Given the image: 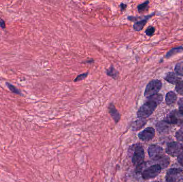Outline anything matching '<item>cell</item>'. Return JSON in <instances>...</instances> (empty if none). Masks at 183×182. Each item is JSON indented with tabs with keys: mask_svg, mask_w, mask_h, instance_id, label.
<instances>
[{
	"mask_svg": "<svg viewBox=\"0 0 183 182\" xmlns=\"http://www.w3.org/2000/svg\"><path fill=\"white\" fill-rule=\"evenodd\" d=\"M165 80L168 81L169 83H172L173 85L176 84L178 81L180 80L179 77L175 74V73L173 72H170L167 74L165 77Z\"/></svg>",
	"mask_w": 183,
	"mask_h": 182,
	"instance_id": "7c38bea8",
	"label": "cell"
},
{
	"mask_svg": "<svg viewBox=\"0 0 183 182\" xmlns=\"http://www.w3.org/2000/svg\"><path fill=\"white\" fill-rule=\"evenodd\" d=\"M149 156L154 160H158L162 158V148L157 145H151L148 149Z\"/></svg>",
	"mask_w": 183,
	"mask_h": 182,
	"instance_id": "52a82bcc",
	"label": "cell"
},
{
	"mask_svg": "<svg viewBox=\"0 0 183 182\" xmlns=\"http://www.w3.org/2000/svg\"><path fill=\"white\" fill-rule=\"evenodd\" d=\"M120 7L122 11H124V10L126 9L127 6H126V4H124V3H121L120 5Z\"/></svg>",
	"mask_w": 183,
	"mask_h": 182,
	"instance_id": "d4e9b609",
	"label": "cell"
},
{
	"mask_svg": "<svg viewBox=\"0 0 183 182\" xmlns=\"http://www.w3.org/2000/svg\"><path fill=\"white\" fill-rule=\"evenodd\" d=\"M88 74V72L80 74L78 75L77 77H76V78L74 80V82H78V81L83 80L85 79L87 77Z\"/></svg>",
	"mask_w": 183,
	"mask_h": 182,
	"instance_id": "ffe728a7",
	"label": "cell"
},
{
	"mask_svg": "<svg viewBox=\"0 0 183 182\" xmlns=\"http://www.w3.org/2000/svg\"><path fill=\"white\" fill-rule=\"evenodd\" d=\"M149 3V1L147 0L146 2H144V3L139 4L138 6V7H137L138 12L139 13H142V12H144V11H146L148 10Z\"/></svg>",
	"mask_w": 183,
	"mask_h": 182,
	"instance_id": "2e32d148",
	"label": "cell"
},
{
	"mask_svg": "<svg viewBox=\"0 0 183 182\" xmlns=\"http://www.w3.org/2000/svg\"><path fill=\"white\" fill-rule=\"evenodd\" d=\"M155 32V28L154 27L150 26L148 27L145 31V33L147 36L151 37L152 35L154 34Z\"/></svg>",
	"mask_w": 183,
	"mask_h": 182,
	"instance_id": "44dd1931",
	"label": "cell"
},
{
	"mask_svg": "<svg viewBox=\"0 0 183 182\" xmlns=\"http://www.w3.org/2000/svg\"><path fill=\"white\" fill-rule=\"evenodd\" d=\"M176 137L179 141H183V129L178 130L176 133Z\"/></svg>",
	"mask_w": 183,
	"mask_h": 182,
	"instance_id": "7402d4cb",
	"label": "cell"
},
{
	"mask_svg": "<svg viewBox=\"0 0 183 182\" xmlns=\"http://www.w3.org/2000/svg\"><path fill=\"white\" fill-rule=\"evenodd\" d=\"M162 87L161 81L158 80H154L147 85L144 93V97L149 98L159 93Z\"/></svg>",
	"mask_w": 183,
	"mask_h": 182,
	"instance_id": "3957f363",
	"label": "cell"
},
{
	"mask_svg": "<svg viewBox=\"0 0 183 182\" xmlns=\"http://www.w3.org/2000/svg\"><path fill=\"white\" fill-rule=\"evenodd\" d=\"M176 100H177V95L175 93H173V91H169V93H167L166 95V98H165V101L168 105L173 104L176 101Z\"/></svg>",
	"mask_w": 183,
	"mask_h": 182,
	"instance_id": "8fae6325",
	"label": "cell"
},
{
	"mask_svg": "<svg viewBox=\"0 0 183 182\" xmlns=\"http://www.w3.org/2000/svg\"><path fill=\"white\" fill-rule=\"evenodd\" d=\"M154 14H152L149 15V16H145L144 19H143L142 20H139V21H137L136 22L134 23L133 25V29L136 31H140L142 30L143 28L144 27V25L146 24L149 18H150Z\"/></svg>",
	"mask_w": 183,
	"mask_h": 182,
	"instance_id": "30bf717a",
	"label": "cell"
},
{
	"mask_svg": "<svg viewBox=\"0 0 183 182\" xmlns=\"http://www.w3.org/2000/svg\"><path fill=\"white\" fill-rule=\"evenodd\" d=\"M165 121L167 123L171 124H177L178 123V119L177 118L176 114L174 112H171L167 116L165 119Z\"/></svg>",
	"mask_w": 183,
	"mask_h": 182,
	"instance_id": "5bb4252c",
	"label": "cell"
},
{
	"mask_svg": "<svg viewBox=\"0 0 183 182\" xmlns=\"http://www.w3.org/2000/svg\"><path fill=\"white\" fill-rule=\"evenodd\" d=\"M106 74L108 76L111 77L114 80H116L117 79L118 75H119L118 71H117L116 69L114 68V66L112 65L107 70Z\"/></svg>",
	"mask_w": 183,
	"mask_h": 182,
	"instance_id": "4fadbf2b",
	"label": "cell"
},
{
	"mask_svg": "<svg viewBox=\"0 0 183 182\" xmlns=\"http://www.w3.org/2000/svg\"><path fill=\"white\" fill-rule=\"evenodd\" d=\"M139 120L134 122V125H133V129L136 130L140 129V128L146 124V121L143 119H139Z\"/></svg>",
	"mask_w": 183,
	"mask_h": 182,
	"instance_id": "9a60e30c",
	"label": "cell"
},
{
	"mask_svg": "<svg viewBox=\"0 0 183 182\" xmlns=\"http://www.w3.org/2000/svg\"><path fill=\"white\" fill-rule=\"evenodd\" d=\"M155 135V131L154 129V128L148 127L139 133L138 137L142 141L147 142L152 140V138L154 137Z\"/></svg>",
	"mask_w": 183,
	"mask_h": 182,
	"instance_id": "ba28073f",
	"label": "cell"
},
{
	"mask_svg": "<svg viewBox=\"0 0 183 182\" xmlns=\"http://www.w3.org/2000/svg\"><path fill=\"white\" fill-rule=\"evenodd\" d=\"M179 112L180 114L183 116V105L179 106Z\"/></svg>",
	"mask_w": 183,
	"mask_h": 182,
	"instance_id": "484cf974",
	"label": "cell"
},
{
	"mask_svg": "<svg viewBox=\"0 0 183 182\" xmlns=\"http://www.w3.org/2000/svg\"><path fill=\"white\" fill-rule=\"evenodd\" d=\"M166 152L173 156H178L183 152V145L177 142H171L168 144Z\"/></svg>",
	"mask_w": 183,
	"mask_h": 182,
	"instance_id": "5b68a950",
	"label": "cell"
},
{
	"mask_svg": "<svg viewBox=\"0 0 183 182\" xmlns=\"http://www.w3.org/2000/svg\"></svg>",
	"mask_w": 183,
	"mask_h": 182,
	"instance_id": "4316f807",
	"label": "cell"
},
{
	"mask_svg": "<svg viewBox=\"0 0 183 182\" xmlns=\"http://www.w3.org/2000/svg\"><path fill=\"white\" fill-rule=\"evenodd\" d=\"M132 162L134 166H136V168L141 166L144 158V148L140 144H136L133 145Z\"/></svg>",
	"mask_w": 183,
	"mask_h": 182,
	"instance_id": "7a4b0ae2",
	"label": "cell"
},
{
	"mask_svg": "<svg viewBox=\"0 0 183 182\" xmlns=\"http://www.w3.org/2000/svg\"><path fill=\"white\" fill-rule=\"evenodd\" d=\"M183 51V48L181 47H176V48H174L171 49V50L169 51L168 53H167L166 55V57L167 58H169L173 56L175 54H176L177 53H180L181 51Z\"/></svg>",
	"mask_w": 183,
	"mask_h": 182,
	"instance_id": "e0dca14e",
	"label": "cell"
},
{
	"mask_svg": "<svg viewBox=\"0 0 183 182\" xmlns=\"http://www.w3.org/2000/svg\"><path fill=\"white\" fill-rule=\"evenodd\" d=\"M178 161L179 164L183 166V152L178 156Z\"/></svg>",
	"mask_w": 183,
	"mask_h": 182,
	"instance_id": "603a6c76",
	"label": "cell"
},
{
	"mask_svg": "<svg viewBox=\"0 0 183 182\" xmlns=\"http://www.w3.org/2000/svg\"><path fill=\"white\" fill-rule=\"evenodd\" d=\"M148 100L141 106L137 112V117L139 119H145L149 117L162 101L163 96L160 94H155L148 98Z\"/></svg>",
	"mask_w": 183,
	"mask_h": 182,
	"instance_id": "6da1fadb",
	"label": "cell"
},
{
	"mask_svg": "<svg viewBox=\"0 0 183 182\" xmlns=\"http://www.w3.org/2000/svg\"><path fill=\"white\" fill-rule=\"evenodd\" d=\"M109 113L115 123H118L120 119V114L118 110L116 109L113 103H110L108 106Z\"/></svg>",
	"mask_w": 183,
	"mask_h": 182,
	"instance_id": "9c48e42d",
	"label": "cell"
},
{
	"mask_svg": "<svg viewBox=\"0 0 183 182\" xmlns=\"http://www.w3.org/2000/svg\"><path fill=\"white\" fill-rule=\"evenodd\" d=\"M6 85H7V87H8L9 90L12 93L21 95V92H20V90L19 89L17 88L16 87H14V85H12L11 84H10L9 82H6Z\"/></svg>",
	"mask_w": 183,
	"mask_h": 182,
	"instance_id": "d6986e66",
	"label": "cell"
},
{
	"mask_svg": "<svg viewBox=\"0 0 183 182\" xmlns=\"http://www.w3.org/2000/svg\"><path fill=\"white\" fill-rule=\"evenodd\" d=\"M183 175V171L179 168H171L166 175V181L176 182L181 180Z\"/></svg>",
	"mask_w": 183,
	"mask_h": 182,
	"instance_id": "8992f818",
	"label": "cell"
},
{
	"mask_svg": "<svg viewBox=\"0 0 183 182\" xmlns=\"http://www.w3.org/2000/svg\"><path fill=\"white\" fill-rule=\"evenodd\" d=\"M162 167L159 164H156L154 165L150 166L142 173V178L144 180H149L154 178L158 176L161 172Z\"/></svg>",
	"mask_w": 183,
	"mask_h": 182,
	"instance_id": "277c9868",
	"label": "cell"
},
{
	"mask_svg": "<svg viewBox=\"0 0 183 182\" xmlns=\"http://www.w3.org/2000/svg\"><path fill=\"white\" fill-rule=\"evenodd\" d=\"M176 90L178 93L183 96V81L179 80L176 84Z\"/></svg>",
	"mask_w": 183,
	"mask_h": 182,
	"instance_id": "ac0fdd59",
	"label": "cell"
},
{
	"mask_svg": "<svg viewBox=\"0 0 183 182\" xmlns=\"http://www.w3.org/2000/svg\"><path fill=\"white\" fill-rule=\"evenodd\" d=\"M0 27L2 29H5L6 28L5 22L1 18H0Z\"/></svg>",
	"mask_w": 183,
	"mask_h": 182,
	"instance_id": "cb8c5ba5",
	"label": "cell"
}]
</instances>
